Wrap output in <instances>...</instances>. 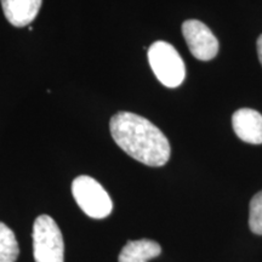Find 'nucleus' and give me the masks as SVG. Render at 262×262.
<instances>
[{
  "label": "nucleus",
  "mask_w": 262,
  "mask_h": 262,
  "mask_svg": "<svg viewBox=\"0 0 262 262\" xmlns=\"http://www.w3.org/2000/svg\"><path fill=\"white\" fill-rule=\"evenodd\" d=\"M111 135L126 155L148 166H163L170 158L166 136L146 118L130 112H119L110 123Z\"/></svg>",
  "instance_id": "obj_1"
},
{
  "label": "nucleus",
  "mask_w": 262,
  "mask_h": 262,
  "mask_svg": "<svg viewBox=\"0 0 262 262\" xmlns=\"http://www.w3.org/2000/svg\"><path fill=\"white\" fill-rule=\"evenodd\" d=\"M33 255L35 262H64L61 229L49 215H40L33 225Z\"/></svg>",
  "instance_id": "obj_2"
},
{
  "label": "nucleus",
  "mask_w": 262,
  "mask_h": 262,
  "mask_svg": "<svg viewBox=\"0 0 262 262\" xmlns=\"http://www.w3.org/2000/svg\"><path fill=\"white\" fill-rule=\"evenodd\" d=\"M148 61L156 77L166 88H178L185 80V63L178 50L169 42H153L148 49Z\"/></svg>",
  "instance_id": "obj_3"
},
{
  "label": "nucleus",
  "mask_w": 262,
  "mask_h": 262,
  "mask_svg": "<svg viewBox=\"0 0 262 262\" xmlns=\"http://www.w3.org/2000/svg\"><path fill=\"white\" fill-rule=\"evenodd\" d=\"M72 193L79 208L89 217L101 220L111 215L113 202L102 186L90 176H78L72 183Z\"/></svg>",
  "instance_id": "obj_4"
},
{
  "label": "nucleus",
  "mask_w": 262,
  "mask_h": 262,
  "mask_svg": "<svg viewBox=\"0 0 262 262\" xmlns=\"http://www.w3.org/2000/svg\"><path fill=\"white\" fill-rule=\"evenodd\" d=\"M182 33L189 51L201 61H210L219 52V41L212 32L198 19L183 22Z\"/></svg>",
  "instance_id": "obj_5"
},
{
  "label": "nucleus",
  "mask_w": 262,
  "mask_h": 262,
  "mask_svg": "<svg viewBox=\"0 0 262 262\" xmlns=\"http://www.w3.org/2000/svg\"><path fill=\"white\" fill-rule=\"evenodd\" d=\"M234 133L242 141L251 145L262 143V116L250 108H241L232 117Z\"/></svg>",
  "instance_id": "obj_6"
},
{
  "label": "nucleus",
  "mask_w": 262,
  "mask_h": 262,
  "mask_svg": "<svg viewBox=\"0 0 262 262\" xmlns=\"http://www.w3.org/2000/svg\"><path fill=\"white\" fill-rule=\"evenodd\" d=\"M42 0H2L3 11L15 27H25L34 21Z\"/></svg>",
  "instance_id": "obj_7"
},
{
  "label": "nucleus",
  "mask_w": 262,
  "mask_h": 262,
  "mask_svg": "<svg viewBox=\"0 0 262 262\" xmlns=\"http://www.w3.org/2000/svg\"><path fill=\"white\" fill-rule=\"evenodd\" d=\"M162 254V247L150 239L127 242L120 251L118 262H148Z\"/></svg>",
  "instance_id": "obj_8"
},
{
  "label": "nucleus",
  "mask_w": 262,
  "mask_h": 262,
  "mask_svg": "<svg viewBox=\"0 0 262 262\" xmlns=\"http://www.w3.org/2000/svg\"><path fill=\"white\" fill-rule=\"evenodd\" d=\"M18 254L19 248L15 233L0 222V262H16Z\"/></svg>",
  "instance_id": "obj_9"
},
{
  "label": "nucleus",
  "mask_w": 262,
  "mask_h": 262,
  "mask_svg": "<svg viewBox=\"0 0 262 262\" xmlns=\"http://www.w3.org/2000/svg\"><path fill=\"white\" fill-rule=\"evenodd\" d=\"M249 227L255 234L262 235V191L256 193L250 201Z\"/></svg>",
  "instance_id": "obj_10"
},
{
  "label": "nucleus",
  "mask_w": 262,
  "mask_h": 262,
  "mask_svg": "<svg viewBox=\"0 0 262 262\" xmlns=\"http://www.w3.org/2000/svg\"><path fill=\"white\" fill-rule=\"evenodd\" d=\"M257 55H258V60H260L262 64V34L257 39Z\"/></svg>",
  "instance_id": "obj_11"
}]
</instances>
